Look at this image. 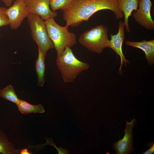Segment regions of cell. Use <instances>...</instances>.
<instances>
[{"label":"cell","instance_id":"1","mask_svg":"<svg viewBox=\"0 0 154 154\" xmlns=\"http://www.w3.org/2000/svg\"><path fill=\"white\" fill-rule=\"evenodd\" d=\"M105 9L113 11L117 19L123 17L116 0H74L63 11V19L69 26L77 27L97 11Z\"/></svg>","mask_w":154,"mask_h":154},{"label":"cell","instance_id":"2","mask_svg":"<svg viewBox=\"0 0 154 154\" xmlns=\"http://www.w3.org/2000/svg\"><path fill=\"white\" fill-rule=\"evenodd\" d=\"M56 64L63 80L66 83L72 82L79 74L89 67L88 64L78 59L69 47L57 56Z\"/></svg>","mask_w":154,"mask_h":154},{"label":"cell","instance_id":"3","mask_svg":"<svg viewBox=\"0 0 154 154\" xmlns=\"http://www.w3.org/2000/svg\"><path fill=\"white\" fill-rule=\"evenodd\" d=\"M49 36L52 41L57 56L67 47L71 48L77 43L76 36L68 31L69 26L58 25L53 18L45 21Z\"/></svg>","mask_w":154,"mask_h":154},{"label":"cell","instance_id":"4","mask_svg":"<svg viewBox=\"0 0 154 154\" xmlns=\"http://www.w3.org/2000/svg\"><path fill=\"white\" fill-rule=\"evenodd\" d=\"M79 42L89 51L101 53L106 47L110 48V40L108 38V28L103 25L95 27L81 34Z\"/></svg>","mask_w":154,"mask_h":154},{"label":"cell","instance_id":"5","mask_svg":"<svg viewBox=\"0 0 154 154\" xmlns=\"http://www.w3.org/2000/svg\"><path fill=\"white\" fill-rule=\"evenodd\" d=\"M31 34L33 40L46 58L48 50L54 48L48 33L45 22L39 16L29 13L27 17Z\"/></svg>","mask_w":154,"mask_h":154},{"label":"cell","instance_id":"6","mask_svg":"<svg viewBox=\"0 0 154 154\" xmlns=\"http://www.w3.org/2000/svg\"><path fill=\"white\" fill-rule=\"evenodd\" d=\"M6 13L11 29L16 30L29 13L24 0H15L12 5L7 9Z\"/></svg>","mask_w":154,"mask_h":154},{"label":"cell","instance_id":"7","mask_svg":"<svg viewBox=\"0 0 154 154\" xmlns=\"http://www.w3.org/2000/svg\"><path fill=\"white\" fill-rule=\"evenodd\" d=\"M139 8L135 11L133 17L140 26L145 29L150 30L154 29V22L151 14V7L152 3L151 0H139Z\"/></svg>","mask_w":154,"mask_h":154},{"label":"cell","instance_id":"8","mask_svg":"<svg viewBox=\"0 0 154 154\" xmlns=\"http://www.w3.org/2000/svg\"><path fill=\"white\" fill-rule=\"evenodd\" d=\"M29 13L39 16L44 20L56 17L57 13L50 8V0H24Z\"/></svg>","mask_w":154,"mask_h":154},{"label":"cell","instance_id":"9","mask_svg":"<svg viewBox=\"0 0 154 154\" xmlns=\"http://www.w3.org/2000/svg\"><path fill=\"white\" fill-rule=\"evenodd\" d=\"M133 119L130 122L126 120L125 135L123 138L114 143L113 147L116 153L118 154H127L133 151L132 130L136 123Z\"/></svg>","mask_w":154,"mask_h":154},{"label":"cell","instance_id":"10","mask_svg":"<svg viewBox=\"0 0 154 154\" xmlns=\"http://www.w3.org/2000/svg\"><path fill=\"white\" fill-rule=\"evenodd\" d=\"M118 30L117 33L113 35L111 34L110 37V48L116 54L117 56L119 55L120 58L121 64L119 69V72L121 73V67L123 63L125 66L127 63L129 62L125 58L122 51V45L125 40V26L123 22L120 21L118 22Z\"/></svg>","mask_w":154,"mask_h":154},{"label":"cell","instance_id":"11","mask_svg":"<svg viewBox=\"0 0 154 154\" xmlns=\"http://www.w3.org/2000/svg\"><path fill=\"white\" fill-rule=\"evenodd\" d=\"M127 45L138 48L143 51L146 59L151 66L154 64V40H143L141 42L126 41Z\"/></svg>","mask_w":154,"mask_h":154},{"label":"cell","instance_id":"12","mask_svg":"<svg viewBox=\"0 0 154 154\" xmlns=\"http://www.w3.org/2000/svg\"><path fill=\"white\" fill-rule=\"evenodd\" d=\"M124 16L123 23L126 31L130 32L128 24V19L132 11L137 9L139 0H116Z\"/></svg>","mask_w":154,"mask_h":154},{"label":"cell","instance_id":"13","mask_svg":"<svg viewBox=\"0 0 154 154\" xmlns=\"http://www.w3.org/2000/svg\"><path fill=\"white\" fill-rule=\"evenodd\" d=\"M38 48V55L36 61L35 68L37 77V85L43 86L44 83L45 59L40 50Z\"/></svg>","mask_w":154,"mask_h":154},{"label":"cell","instance_id":"14","mask_svg":"<svg viewBox=\"0 0 154 154\" xmlns=\"http://www.w3.org/2000/svg\"><path fill=\"white\" fill-rule=\"evenodd\" d=\"M17 105L19 111L24 114L31 113H42L45 112L43 106L40 104L33 105L23 100H19Z\"/></svg>","mask_w":154,"mask_h":154},{"label":"cell","instance_id":"15","mask_svg":"<svg viewBox=\"0 0 154 154\" xmlns=\"http://www.w3.org/2000/svg\"><path fill=\"white\" fill-rule=\"evenodd\" d=\"M20 150L16 149L9 141L6 135L0 130V153L3 154L20 153Z\"/></svg>","mask_w":154,"mask_h":154},{"label":"cell","instance_id":"16","mask_svg":"<svg viewBox=\"0 0 154 154\" xmlns=\"http://www.w3.org/2000/svg\"><path fill=\"white\" fill-rule=\"evenodd\" d=\"M0 96L17 104L19 99L12 86L9 85L0 90Z\"/></svg>","mask_w":154,"mask_h":154},{"label":"cell","instance_id":"17","mask_svg":"<svg viewBox=\"0 0 154 154\" xmlns=\"http://www.w3.org/2000/svg\"><path fill=\"white\" fill-rule=\"evenodd\" d=\"M74 0H50V5L53 11H55L58 9L63 11L67 9Z\"/></svg>","mask_w":154,"mask_h":154},{"label":"cell","instance_id":"18","mask_svg":"<svg viewBox=\"0 0 154 154\" xmlns=\"http://www.w3.org/2000/svg\"><path fill=\"white\" fill-rule=\"evenodd\" d=\"M6 9L4 7H0V27L9 25V19L6 13Z\"/></svg>","mask_w":154,"mask_h":154},{"label":"cell","instance_id":"19","mask_svg":"<svg viewBox=\"0 0 154 154\" xmlns=\"http://www.w3.org/2000/svg\"><path fill=\"white\" fill-rule=\"evenodd\" d=\"M148 145L150 147L149 149L145 152L143 153V154H152L154 152V142H152L148 144Z\"/></svg>","mask_w":154,"mask_h":154},{"label":"cell","instance_id":"20","mask_svg":"<svg viewBox=\"0 0 154 154\" xmlns=\"http://www.w3.org/2000/svg\"><path fill=\"white\" fill-rule=\"evenodd\" d=\"M5 5L6 6L9 7L13 4L15 0H1Z\"/></svg>","mask_w":154,"mask_h":154},{"label":"cell","instance_id":"21","mask_svg":"<svg viewBox=\"0 0 154 154\" xmlns=\"http://www.w3.org/2000/svg\"><path fill=\"white\" fill-rule=\"evenodd\" d=\"M20 154H31V153L28 151L27 149H24L20 150Z\"/></svg>","mask_w":154,"mask_h":154},{"label":"cell","instance_id":"22","mask_svg":"<svg viewBox=\"0 0 154 154\" xmlns=\"http://www.w3.org/2000/svg\"><path fill=\"white\" fill-rule=\"evenodd\" d=\"M1 37V36L0 35V37Z\"/></svg>","mask_w":154,"mask_h":154}]
</instances>
